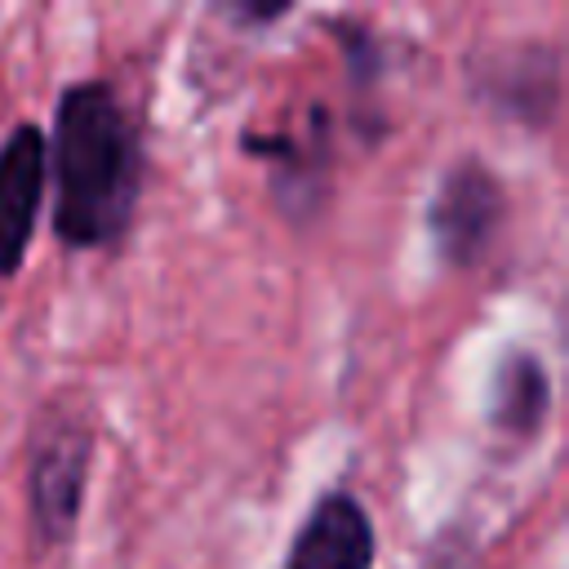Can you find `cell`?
<instances>
[{"mask_svg":"<svg viewBox=\"0 0 569 569\" xmlns=\"http://www.w3.org/2000/svg\"><path fill=\"white\" fill-rule=\"evenodd\" d=\"M551 413V373L538 351L511 347L493 369L489 422L511 440H533Z\"/></svg>","mask_w":569,"mask_h":569,"instance_id":"6","label":"cell"},{"mask_svg":"<svg viewBox=\"0 0 569 569\" xmlns=\"http://www.w3.org/2000/svg\"><path fill=\"white\" fill-rule=\"evenodd\" d=\"M53 236L71 249H111L138 209L142 142L129 107L107 80L62 89L49 142Z\"/></svg>","mask_w":569,"mask_h":569,"instance_id":"1","label":"cell"},{"mask_svg":"<svg viewBox=\"0 0 569 569\" xmlns=\"http://www.w3.org/2000/svg\"><path fill=\"white\" fill-rule=\"evenodd\" d=\"M231 18H240V22H271V18H284L289 13V4H267V9H253V4H240V9H227Z\"/></svg>","mask_w":569,"mask_h":569,"instance_id":"7","label":"cell"},{"mask_svg":"<svg viewBox=\"0 0 569 569\" xmlns=\"http://www.w3.org/2000/svg\"><path fill=\"white\" fill-rule=\"evenodd\" d=\"M378 542H373V520L360 498L333 489L311 502L302 516L284 569H373Z\"/></svg>","mask_w":569,"mask_h":569,"instance_id":"5","label":"cell"},{"mask_svg":"<svg viewBox=\"0 0 569 569\" xmlns=\"http://www.w3.org/2000/svg\"><path fill=\"white\" fill-rule=\"evenodd\" d=\"M89 471H93V427L71 409L44 413L40 427L31 431V458H27V511L40 547H62L76 538Z\"/></svg>","mask_w":569,"mask_h":569,"instance_id":"2","label":"cell"},{"mask_svg":"<svg viewBox=\"0 0 569 569\" xmlns=\"http://www.w3.org/2000/svg\"><path fill=\"white\" fill-rule=\"evenodd\" d=\"M49 178V138L36 124H13L0 142V280L18 276L27 262L36 213Z\"/></svg>","mask_w":569,"mask_h":569,"instance_id":"4","label":"cell"},{"mask_svg":"<svg viewBox=\"0 0 569 569\" xmlns=\"http://www.w3.org/2000/svg\"><path fill=\"white\" fill-rule=\"evenodd\" d=\"M502 209H507V196L498 173L476 156L453 160L427 200V231L440 262L476 267L502 227Z\"/></svg>","mask_w":569,"mask_h":569,"instance_id":"3","label":"cell"}]
</instances>
